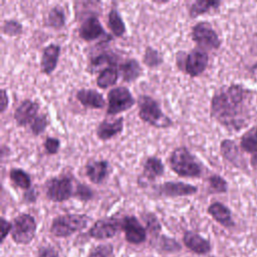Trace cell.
Listing matches in <instances>:
<instances>
[{
    "instance_id": "1",
    "label": "cell",
    "mask_w": 257,
    "mask_h": 257,
    "mask_svg": "<svg viewBox=\"0 0 257 257\" xmlns=\"http://www.w3.org/2000/svg\"><path fill=\"white\" fill-rule=\"evenodd\" d=\"M252 91L240 83L223 85L210 101V116L230 132H239L251 121Z\"/></svg>"
},
{
    "instance_id": "2",
    "label": "cell",
    "mask_w": 257,
    "mask_h": 257,
    "mask_svg": "<svg viewBox=\"0 0 257 257\" xmlns=\"http://www.w3.org/2000/svg\"><path fill=\"white\" fill-rule=\"evenodd\" d=\"M167 163L170 169L181 178L199 179L204 172L202 163L185 146L176 147L168 157Z\"/></svg>"
},
{
    "instance_id": "3",
    "label": "cell",
    "mask_w": 257,
    "mask_h": 257,
    "mask_svg": "<svg viewBox=\"0 0 257 257\" xmlns=\"http://www.w3.org/2000/svg\"><path fill=\"white\" fill-rule=\"evenodd\" d=\"M138 115L149 125L156 128H169L174 125L173 119L164 112L158 100L148 94H140L137 99Z\"/></svg>"
},
{
    "instance_id": "4",
    "label": "cell",
    "mask_w": 257,
    "mask_h": 257,
    "mask_svg": "<svg viewBox=\"0 0 257 257\" xmlns=\"http://www.w3.org/2000/svg\"><path fill=\"white\" fill-rule=\"evenodd\" d=\"M90 217L86 214L67 213L53 218L50 225V233L57 238H67L82 231L88 225Z\"/></svg>"
},
{
    "instance_id": "5",
    "label": "cell",
    "mask_w": 257,
    "mask_h": 257,
    "mask_svg": "<svg viewBox=\"0 0 257 257\" xmlns=\"http://www.w3.org/2000/svg\"><path fill=\"white\" fill-rule=\"evenodd\" d=\"M176 63L179 69L194 78L200 76L207 69L209 55L206 50L197 46L189 52L179 51L176 55Z\"/></svg>"
},
{
    "instance_id": "6",
    "label": "cell",
    "mask_w": 257,
    "mask_h": 257,
    "mask_svg": "<svg viewBox=\"0 0 257 257\" xmlns=\"http://www.w3.org/2000/svg\"><path fill=\"white\" fill-rule=\"evenodd\" d=\"M45 197L56 203H61L73 198V178L70 175L62 174L57 177H50L43 184Z\"/></svg>"
},
{
    "instance_id": "7",
    "label": "cell",
    "mask_w": 257,
    "mask_h": 257,
    "mask_svg": "<svg viewBox=\"0 0 257 257\" xmlns=\"http://www.w3.org/2000/svg\"><path fill=\"white\" fill-rule=\"evenodd\" d=\"M191 38L204 50H218L222 41L213 28L212 24L208 21H199L191 28Z\"/></svg>"
},
{
    "instance_id": "8",
    "label": "cell",
    "mask_w": 257,
    "mask_h": 257,
    "mask_svg": "<svg viewBox=\"0 0 257 257\" xmlns=\"http://www.w3.org/2000/svg\"><path fill=\"white\" fill-rule=\"evenodd\" d=\"M11 238L13 242L19 245H28L34 239L37 224L34 217L28 213L17 215L12 222Z\"/></svg>"
},
{
    "instance_id": "9",
    "label": "cell",
    "mask_w": 257,
    "mask_h": 257,
    "mask_svg": "<svg viewBox=\"0 0 257 257\" xmlns=\"http://www.w3.org/2000/svg\"><path fill=\"white\" fill-rule=\"evenodd\" d=\"M106 114L116 115L131 109L137 102L131 90L125 86H116L107 92Z\"/></svg>"
},
{
    "instance_id": "10",
    "label": "cell",
    "mask_w": 257,
    "mask_h": 257,
    "mask_svg": "<svg viewBox=\"0 0 257 257\" xmlns=\"http://www.w3.org/2000/svg\"><path fill=\"white\" fill-rule=\"evenodd\" d=\"M198 187L181 181H166L155 188V193L164 198L187 197L197 194Z\"/></svg>"
},
{
    "instance_id": "11",
    "label": "cell",
    "mask_w": 257,
    "mask_h": 257,
    "mask_svg": "<svg viewBox=\"0 0 257 257\" xmlns=\"http://www.w3.org/2000/svg\"><path fill=\"white\" fill-rule=\"evenodd\" d=\"M120 229L124 233L125 241L130 244L140 245L147 240V229L134 215L123 216L120 220Z\"/></svg>"
},
{
    "instance_id": "12",
    "label": "cell",
    "mask_w": 257,
    "mask_h": 257,
    "mask_svg": "<svg viewBox=\"0 0 257 257\" xmlns=\"http://www.w3.org/2000/svg\"><path fill=\"white\" fill-rule=\"evenodd\" d=\"M78 36L86 41V42H90L93 40H96L98 38H111L110 35H108L104 28L102 27L99 18L97 15H88L86 16L79 28H78Z\"/></svg>"
},
{
    "instance_id": "13",
    "label": "cell",
    "mask_w": 257,
    "mask_h": 257,
    "mask_svg": "<svg viewBox=\"0 0 257 257\" xmlns=\"http://www.w3.org/2000/svg\"><path fill=\"white\" fill-rule=\"evenodd\" d=\"M120 229V220L114 217L101 218L96 220L88 230V235L97 240L110 239Z\"/></svg>"
},
{
    "instance_id": "14",
    "label": "cell",
    "mask_w": 257,
    "mask_h": 257,
    "mask_svg": "<svg viewBox=\"0 0 257 257\" xmlns=\"http://www.w3.org/2000/svg\"><path fill=\"white\" fill-rule=\"evenodd\" d=\"M220 153L221 156L230 163L233 167L249 174L246 159L243 157L235 141L230 139H225L220 143Z\"/></svg>"
},
{
    "instance_id": "15",
    "label": "cell",
    "mask_w": 257,
    "mask_h": 257,
    "mask_svg": "<svg viewBox=\"0 0 257 257\" xmlns=\"http://www.w3.org/2000/svg\"><path fill=\"white\" fill-rule=\"evenodd\" d=\"M39 108L40 105L37 101L30 98L23 99L13 113V118L17 126L24 127L30 125V123L38 115L37 113L39 111Z\"/></svg>"
},
{
    "instance_id": "16",
    "label": "cell",
    "mask_w": 257,
    "mask_h": 257,
    "mask_svg": "<svg viewBox=\"0 0 257 257\" xmlns=\"http://www.w3.org/2000/svg\"><path fill=\"white\" fill-rule=\"evenodd\" d=\"M87 179L95 185H101L110 173V166L106 160H89L84 166Z\"/></svg>"
},
{
    "instance_id": "17",
    "label": "cell",
    "mask_w": 257,
    "mask_h": 257,
    "mask_svg": "<svg viewBox=\"0 0 257 257\" xmlns=\"http://www.w3.org/2000/svg\"><path fill=\"white\" fill-rule=\"evenodd\" d=\"M165 174V165L162 162V159L156 156H150L145 159L143 164V172L139 177L138 182L144 181L145 186L148 183L155 182L158 178L162 177Z\"/></svg>"
},
{
    "instance_id": "18",
    "label": "cell",
    "mask_w": 257,
    "mask_h": 257,
    "mask_svg": "<svg viewBox=\"0 0 257 257\" xmlns=\"http://www.w3.org/2000/svg\"><path fill=\"white\" fill-rule=\"evenodd\" d=\"M60 52L61 47L59 44L56 43H49L43 48L40 59V69L43 74H52L57 66Z\"/></svg>"
},
{
    "instance_id": "19",
    "label": "cell",
    "mask_w": 257,
    "mask_h": 257,
    "mask_svg": "<svg viewBox=\"0 0 257 257\" xmlns=\"http://www.w3.org/2000/svg\"><path fill=\"white\" fill-rule=\"evenodd\" d=\"M76 99L80 104L89 109H101L106 104L103 95L92 88H80L75 93Z\"/></svg>"
},
{
    "instance_id": "20",
    "label": "cell",
    "mask_w": 257,
    "mask_h": 257,
    "mask_svg": "<svg viewBox=\"0 0 257 257\" xmlns=\"http://www.w3.org/2000/svg\"><path fill=\"white\" fill-rule=\"evenodd\" d=\"M123 126H124V118L122 116H119L112 121H108L107 119H102L98 123L95 130V134L100 141L107 142L112 138L116 137L117 135L121 134L123 131Z\"/></svg>"
},
{
    "instance_id": "21",
    "label": "cell",
    "mask_w": 257,
    "mask_h": 257,
    "mask_svg": "<svg viewBox=\"0 0 257 257\" xmlns=\"http://www.w3.org/2000/svg\"><path fill=\"white\" fill-rule=\"evenodd\" d=\"M183 242L189 250L199 255L208 254L212 249L211 243L208 239L193 231H185L183 235Z\"/></svg>"
},
{
    "instance_id": "22",
    "label": "cell",
    "mask_w": 257,
    "mask_h": 257,
    "mask_svg": "<svg viewBox=\"0 0 257 257\" xmlns=\"http://www.w3.org/2000/svg\"><path fill=\"white\" fill-rule=\"evenodd\" d=\"M118 57L113 52L103 51L92 57H90L87 63V71L89 73L100 72L106 67L109 66H118Z\"/></svg>"
},
{
    "instance_id": "23",
    "label": "cell",
    "mask_w": 257,
    "mask_h": 257,
    "mask_svg": "<svg viewBox=\"0 0 257 257\" xmlns=\"http://www.w3.org/2000/svg\"><path fill=\"white\" fill-rule=\"evenodd\" d=\"M118 72L124 82H134L143 74V67L136 58H126L118 63Z\"/></svg>"
},
{
    "instance_id": "24",
    "label": "cell",
    "mask_w": 257,
    "mask_h": 257,
    "mask_svg": "<svg viewBox=\"0 0 257 257\" xmlns=\"http://www.w3.org/2000/svg\"><path fill=\"white\" fill-rule=\"evenodd\" d=\"M207 213L220 225L225 228H232L235 223L232 219L231 210L221 202H213L207 208Z\"/></svg>"
},
{
    "instance_id": "25",
    "label": "cell",
    "mask_w": 257,
    "mask_h": 257,
    "mask_svg": "<svg viewBox=\"0 0 257 257\" xmlns=\"http://www.w3.org/2000/svg\"><path fill=\"white\" fill-rule=\"evenodd\" d=\"M66 24V15L64 9L61 5H55L51 7L44 17V26L53 29L61 30L65 27Z\"/></svg>"
},
{
    "instance_id": "26",
    "label": "cell",
    "mask_w": 257,
    "mask_h": 257,
    "mask_svg": "<svg viewBox=\"0 0 257 257\" xmlns=\"http://www.w3.org/2000/svg\"><path fill=\"white\" fill-rule=\"evenodd\" d=\"M221 6V1L219 0H196L191 3L189 7V16L195 19L201 15L207 14L211 11L218 10Z\"/></svg>"
},
{
    "instance_id": "27",
    "label": "cell",
    "mask_w": 257,
    "mask_h": 257,
    "mask_svg": "<svg viewBox=\"0 0 257 257\" xmlns=\"http://www.w3.org/2000/svg\"><path fill=\"white\" fill-rule=\"evenodd\" d=\"M107 25L114 37H122L126 31L124 21L115 7H111L107 14Z\"/></svg>"
},
{
    "instance_id": "28",
    "label": "cell",
    "mask_w": 257,
    "mask_h": 257,
    "mask_svg": "<svg viewBox=\"0 0 257 257\" xmlns=\"http://www.w3.org/2000/svg\"><path fill=\"white\" fill-rule=\"evenodd\" d=\"M240 148L251 157L257 155V125L251 126L241 136Z\"/></svg>"
},
{
    "instance_id": "29",
    "label": "cell",
    "mask_w": 257,
    "mask_h": 257,
    "mask_svg": "<svg viewBox=\"0 0 257 257\" xmlns=\"http://www.w3.org/2000/svg\"><path fill=\"white\" fill-rule=\"evenodd\" d=\"M9 180L13 186L24 191L32 187L30 175L21 168H11L9 171Z\"/></svg>"
},
{
    "instance_id": "30",
    "label": "cell",
    "mask_w": 257,
    "mask_h": 257,
    "mask_svg": "<svg viewBox=\"0 0 257 257\" xmlns=\"http://www.w3.org/2000/svg\"><path fill=\"white\" fill-rule=\"evenodd\" d=\"M119 76V72L116 66H109L101 70L96 78V84L99 88L105 89L113 86Z\"/></svg>"
},
{
    "instance_id": "31",
    "label": "cell",
    "mask_w": 257,
    "mask_h": 257,
    "mask_svg": "<svg viewBox=\"0 0 257 257\" xmlns=\"http://www.w3.org/2000/svg\"><path fill=\"white\" fill-rule=\"evenodd\" d=\"M143 63L151 69L157 68L164 63V57L155 47L147 46L143 55Z\"/></svg>"
},
{
    "instance_id": "32",
    "label": "cell",
    "mask_w": 257,
    "mask_h": 257,
    "mask_svg": "<svg viewBox=\"0 0 257 257\" xmlns=\"http://www.w3.org/2000/svg\"><path fill=\"white\" fill-rule=\"evenodd\" d=\"M155 239H156L155 246L159 251L166 252V253H175L182 249L181 244L177 240L169 236L161 235Z\"/></svg>"
},
{
    "instance_id": "33",
    "label": "cell",
    "mask_w": 257,
    "mask_h": 257,
    "mask_svg": "<svg viewBox=\"0 0 257 257\" xmlns=\"http://www.w3.org/2000/svg\"><path fill=\"white\" fill-rule=\"evenodd\" d=\"M208 190L211 194H225L228 191L227 181L218 174L208 177Z\"/></svg>"
},
{
    "instance_id": "34",
    "label": "cell",
    "mask_w": 257,
    "mask_h": 257,
    "mask_svg": "<svg viewBox=\"0 0 257 257\" xmlns=\"http://www.w3.org/2000/svg\"><path fill=\"white\" fill-rule=\"evenodd\" d=\"M143 220L145 221L147 231L154 238H157L158 236H160V232L162 230V225H161L158 217L154 213L147 212V213L143 214Z\"/></svg>"
},
{
    "instance_id": "35",
    "label": "cell",
    "mask_w": 257,
    "mask_h": 257,
    "mask_svg": "<svg viewBox=\"0 0 257 257\" xmlns=\"http://www.w3.org/2000/svg\"><path fill=\"white\" fill-rule=\"evenodd\" d=\"M2 33L9 37H17L23 33V25L16 19H6L2 24Z\"/></svg>"
},
{
    "instance_id": "36",
    "label": "cell",
    "mask_w": 257,
    "mask_h": 257,
    "mask_svg": "<svg viewBox=\"0 0 257 257\" xmlns=\"http://www.w3.org/2000/svg\"><path fill=\"white\" fill-rule=\"evenodd\" d=\"M48 124H49V119L47 117V114L46 113H41V114H38L34 118V120L30 123L29 128H30V132L32 133L33 136L38 137V136H40L41 134H43L45 132Z\"/></svg>"
},
{
    "instance_id": "37",
    "label": "cell",
    "mask_w": 257,
    "mask_h": 257,
    "mask_svg": "<svg viewBox=\"0 0 257 257\" xmlns=\"http://www.w3.org/2000/svg\"><path fill=\"white\" fill-rule=\"evenodd\" d=\"M73 198L81 202H88L94 198V191L84 183H78L73 192Z\"/></svg>"
},
{
    "instance_id": "38",
    "label": "cell",
    "mask_w": 257,
    "mask_h": 257,
    "mask_svg": "<svg viewBox=\"0 0 257 257\" xmlns=\"http://www.w3.org/2000/svg\"><path fill=\"white\" fill-rule=\"evenodd\" d=\"M87 257H115L114 248L110 243H101L91 248Z\"/></svg>"
},
{
    "instance_id": "39",
    "label": "cell",
    "mask_w": 257,
    "mask_h": 257,
    "mask_svg": "<svg viewBox=\"0 0 257 257\" xmlns=\"http://www.w3.org/2000/svg\"><path fill=\"white\" fill-rule=\"evenodd\" d=\"M43 148L47 155L49 156L56 155L60 149V141L57 138L46 137L43 142Z\"/></svg>"
},
{
    "instance_id": "40",
    "label": "cell",
    "mask_w": 257,
    "mask_h": 257,
    "mask_svg": "<svg viewBox=\"0 0 257 257\" xmlns=\"http://www.w3.org/2000/svg\"><path fill=\"white\" fill-rule=\"evenodd\" d=\"M35 257H59V253L53 246L43 245L38 248Z\"/></svg>"
},
{
    "instance_id": "41",
    "label": "cell",
    "mask_w": 257,
    "mask_h": 257,
    "mask_svg": "<svg viewBox=\"0 0 257 257\" xmlns=\"http://www.w3.org/2000/svg\"><path fill=\"white\" fill-rule=\"evenodd\" d=\"M37 198H38V192L35 187H31L30 189L26 190L22 196L23 202L25 204H34L36 203Z\"/></svg>"
},
{
    "instance_id": "42",
    "label": "cell",
    "mask_w": 257,
    "mask_h": 257,
    "mask_svg": "<svg viewBox=\"0 0 257 257\" xmlns=\"http://www.w3.org/2000/svg\"><path fill=\"white\" fill-rule=\"evenodd\" d=\"M0 225H1V243L4 242V240L6 239L7 235L9 233H11L12 231V223L9 222L8 220H6L4 217H1L0 219Z\"/></svg>"
},
{
    "instance_id": "43",
    "label": "cell",
    "mask_w": 257,
    "mask_h": 257,
    "mask_svg": "<svg viewBox=\"0 0 257 257\" xmlns=\"http://www.w3.org/2000/svg\"><path fill=\"white\" fill-rule=\"evenodd\" d=\"M9 104V97L7 90L5 88L1 89V99H0V112L4 113Z\"/></svg>"
},
{
    "instance_id": "44",
    "label": "cell",
    "mask_w": 257,
    "mask_h": 257,
    "mask_svg": "<svg viewBox=\"0 0 257 257\" xmlns=\"http://www.w3.org/2000/svg\"><path fill=\"white\" fill-rule=\"evenodd\" d=\"M249 72H251L252 74H256V75H257V61L254 62V63L249 67Z\"/></svg>"
}]
</instances>
